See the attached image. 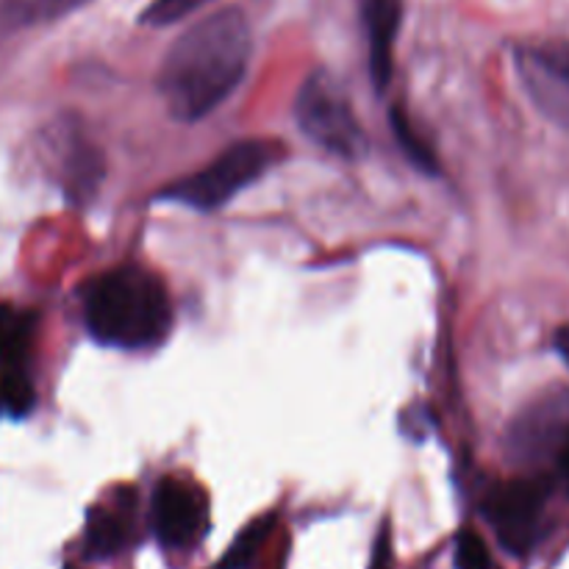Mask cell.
Listing matches in <instances>:
<instances>
[{
	"label": "cell",
	"mask_w": 569,
	"mask_h": 569,
	"mask_svg": "<svg viewBox=\"0 0 569 569\" xmlns=\"http://www.w3.org/2000/svg\"><path fill=\"white\" fill-rule=\"evenodd\" d=\"M37 317L17 306L0 303V367H20L33 339Z\"/></svg>",
	"instance_id": "7c38bea8"
},
{
	"label": "cell",
	"mask_w": 569,
	"mask_h": 569,
	"mask_svg": "<svg viewBox=\"0 0 569 569\" xmlns=\"http://www.w3.org/2000/svg\"><path fill=\"white\" fill-rule=\"evenodd\" d=\"M153 531L164 548H189L206 531V500L189 483L164 478L153 495Z\"/></svg>",
	"instance_id": "ba28073f"
},
{
	"label": "cell",
	"mask_w": 569,
	"mask_h": 569,
	"mask_svg": "<svg viewBox=\"0 0 569 569\" xmlns=\"http://www.w3.org/2000/svg\"><path fill=\"white\" fill-rule=\"evenodd\" d=\"M359 11L361 26H365L370 78L378 92H383L392 78V53L400 22H403V0H361Z\"/></svg>",
	"instance_id": "30bf717a"
},
{
	"label": "cell",
	"mask_w": 569,
	"mask_h": 569,
	"mask_svg": "<svg viewBox=\"0 0 569 569\" xmlns=\"http://www.w3.org/2000/svg\"><path fill=\"white\" fill-rule=\"evenodd\" d=\"M550 487L539 478H520V481L503 483L492 489L483 503L489 526L498 533L500 545L509 553L526 556L537 545L542 531L545 506H548Z\"/></svg>",
	"instance_id": "5b68a950"
},
{
	"label": "cell",
	"mask_w": 569,
	"mask_h": 569,
	"mask_svg": "<svg viewBox=\"0 0 569 569\" xmlns=\"http://www.w3.org/2000/svg\"><path fill=\"white\" fill-rule=\"evenodd\" d=\"M87 331L117 350L156 348L170 333L172 306L164 283L142 267H117L94 278L83 295Z\"/></svg>",
	"instance_id": "7a4b0ae2"
},
{
	"label": "cell",
	"mask_w": 569,
	"mask_h": 569,
	"mask_svg": "<svg viewBox=\"0 0 569 569\" xmlns=\"http://www.w3.org/2000/svg\"><path fill=\"white\" fill-rule=\"evenodd\" d=\"M569 433V392L542 395L533 400L509 428L506 448L520 465H539V461L559 456Z\"/></svg>",
	"instance_id": "52a82bcc"
},
{
	"label": "cell",
	"mask_w": 569,
	"mask_h": 569,
	"mask_svg": "<svg viewBox=\"0 0 569 569\" xmlns=\"http://www.w3.org/2000/svg\"><path fill=\"white\" fill-rule=\"evenodd\" d=\"M281 144L272 139H242L231 148L222 150L211 164L198 170L194 176L172 183L161 192V198L172 203H183L189 209L214 211L237 198L242 189L259 181L278 159H281Z\"/></svg>",
	"instance_id": "3957f363"
},
{
	"label": "cell",
	"mask_w": 569,
	"mask_h": 569,
	"mask_svg": "<svg viewBox=\"0 0 569 569\" xmlns=\"http://www.w3.org/2000/svg\"><path fill=\"white\" fill-rule=\"evenodd\" d=\"M89 0H0V33L48 26L72 14Z\"/></svg>",
	"instance_id": "8fae6325"
},
{
	"label": "cell",
	"mask_w": 569,
	"mask_h": 569,
	"mask_svg": "<svg viewBox=\"0 0 569 569\" xmlns=\"http://www.w3.org/2000/svg\"><path fill=\"white\" fill-rule=\"evenodd\" d=\"M270 531H272V517H264V520L244 528L242 537H237V542L231 545V550H228L226 559H222V565L217 569H242L250 559H253L256 550L264 545V539L270 537Z\"/></svg>",
	"instance_id": "2e32d148"
},
{
	"label": "cell",
	"mask_w": 569,
	"mask_h": 569,
	"mask_svg": "<svg viewBox=\"0 0 569 569\" xmlns=\"http://www.w3.org/2000/svg\"><path fill=\"white\" fill-rule=\"evenodd\" d=\"M53 150L59 161L61 187L72 200L83 203L92 198L103 178V159L98 150L89 144L83 131L78 126H59L53 131Z\"/></svg>",
	"instance_id": "9c48e42d"
},
{
	"label": "cell",
	"mask_w": 569,
	"mask_h": 569,
	"mask_svg": "<svg viewBox=\"0 0 569 569\" xmlns=\"http://www.w3.org/2000/svg\"><path fill=\"white\" fill-rule=\"evenodd\" d=\"M298 126L317 148L342 159H359L367 148L365 131L353 103L331 72H315L300 87L295 100Z\"/></svg>",
	"instance_id": "277c9868"
},
{
	"label": "cell",
	"mask_w": 569,
	"mask_h": 569,
	"mask_svg": "<svg viewBox=\"0 0 569 569\" xmlns=\"http://www.w3.org/2000/svg\"><path fill=\"white\" fill-rule=\"evenodd\" d=\"M515 64L531 103L553 126L569 131V44H520L515 53Z\"/></svg>",
	"instance_id": "8992f818"
},
{
	"label": "cell",
	"mask_w": 569,
	"mask_h": 569,
	"mask_svg": "<svg viewBox=\"0 0 569 569\" xmlns=\"http://www.w3.org/2000/svg\"><path fill=\"white\" fill-rule=\"evenodd\" d=\"M253 53V31L239 9H220L181 33L159 70L167 111L198 122L220 109L242 83Z\"/></svg>",
	"instance_id": "6da1fadb"
},
{
	"label": "cell",
	"mask_w": 569,
	"mask_h": 569,
	"mask_svg": "<svg viewBox=\"0 0 569 569\" xmlns=\"http://www.w3.org/2000/svg\"><path fill=\"white\" fill-rule=\"evenodd\" d=\"M556 461H559V470H561V478H565L567 489H569V433L565 439V445H561L559 456H556Z\"/></svg>",
	"instance_id": "ffe728a7"
},
{
	"label": "cell",
	"mask_w": 569,
	"mask_h": 569,
	"mask_svg": "<svg viewBox=\"0 0 569 569\" xmlns=\"http://www.w3.org/2000/svg\"><path fill=\"white\" fill-rule=\"evenodd\" d=\"M126 545V522L109 511H92L87 522L89 556H111Z\"/></svg>",
	"instance_id": "5bb4252c"
},
{
	"label": "cell",
	"mask_w": 569,
	"mask_h": 569,
	"mask_svg": "<svg viewBox=\"0 0 569 569\" xmlns=\"http://www.w3.org/2000/svg\"><path fill=\"white\" fill-rule=\"evenodd\" d=\"M556 353L561 356V359H565V365L569 367V326H565V328H559V331H556Z\"/></svg>",
	"instance_id": "d6986e66"
},
{
	"label": "cell",
	"mask_w": 569,
	"mask_h": 569,
	"mask_svg": "<svg viewBox=\"0 0 569 569\" xmlns=\"http://www.w3.org/2000/svg\"><path fill=\"white\" fill-rule=\"evenodd\" d=\"M206 3H211V0H153V3L142 11V22L144 26L156 28L172 26V22L192 14V11L203 9Z\"/></svg>",
	"instance_id": "e0dca14e"
},
{
	"label": "cell",
	"mask_w": 569,
	"mask_h": 569,
	"mask_svg": "<svg viewBox=\"0 0 569 569\" xmlns=\"http://www.w3.org/2000/svg\"><path fill=\"white\" fill-rule=\"evenodd\" d=\"M389 122H392L395 139H398V144L403 148V153L409 156L411 164H415L417 170L426 172V176H437V170H439L437 156H433V150L428 148L426 142H422V137L417 133V128H411V122L406 120L403 111L392 109V114H389Z\"/></svg>",
	"instance_id": "9a60e30c"
},
{
	"label": "cell",
	"mask_w": 569,
	"mask_h": 569,
	"mask_svg": "<svg viewBox=\"0 0 569 569\" xmlns=\"http://www.w3.org/2000/svg\"><path fill=\"white\" fill-rule=\"evenodd\" d=\"M33 403V383L22 367H0V417H26Z\"/></svg>",
	"instance_id": "4fadbf2b"
},
{
	"label": "cell",
	"mask_w": 569,
	"mask_h": 569,
	"mask_svg": "<svg viewBox=\"0 0 569 569\" xmlns=\"http://www.w3.org/2000/svg\"><path fill=\"white\" fill-rule=\"evenodd\" d=\"M456 569H492L487 542L476 531H461L456 539Z\"/></svg>",
	"instance_id": "ac0fdd59"
}]
</instances>
